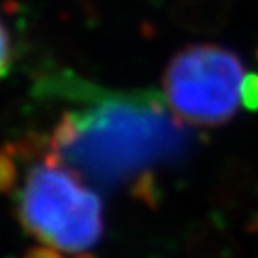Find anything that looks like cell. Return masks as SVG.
<instances>
[{
  "label": "cell",
  "mask_w": 258,
  "mask_h": 258,
  "mask_svg": "<svg viewBox=\"0 0 258 258\" xmlns=\"http://www.w3.org/2000/svg\"><path fill=\"white\" fill-rule=\"evenodd\" d=\"M228 11V0H181L177 15L188 29L214 31L226 22Z\"/></svg>",
  "instance_id": "obj_4"
},
{
  "label": "cell",
  "mask_w": 258,
  "mask_h": 258,
  "mask_svg": "<svg viewBox=\"0 0 258 258\" xmlns=\"http://www.w3.org/2000/svg\"><path fill=\"white\" fill-rule=\"evenodd\" d=\"M13 63V41L9 31L0 20V79L9 72Z\"/></svg>",
  "instance_id": "obj_5"
},
{
  "label": "cell",
  "mask_w": 258,
  "mask_h": 258,
  "mask_svg": "<svg viewBox=\"0 0 258 258\" xmlns=\"http://www.w3.org/2000/svg\"><path fill=\"white\" fill-rule=\"evenodd\" d=\"M244 79V64L233 50L219 45H190L170 59L163 90L177 118L214 127L235 117Z\"/></svg>",
  "instance_id": "obj_3"
},
{
  "label": "cell",
  "mask_w": 258,
  "mask_h": 258,
  "mask_svg": "<svg viewBox=\"0 0 258 258\" xmlns=\"http://www.w3.org/2000/svg\"><path fill=\"white\" fill-rule=\"evenodd\" d=\"M69 106L45 142L56 160L99 186L144 183L190 144L185 127L153 92H111L67 76L50 83Z\"/></svg>",
  "instance_id": "obj_1"
},
{
  "label": "cell",
  "mask_w": 258,
  "mask_h": 258,
  "mask_svg": "<svg viewBox=\"0 0 258 258\" xmlns=\"http://www.w3.org/2000/svg\"><path fill=\"white\" fill-rule=\"evenodd\" d=\"M0 190L36 247L29 258H90L104 233L99 194L47 149L0 151Z\"/></svg>",
  "instance_id": "obj_2"
},
{
  "label": "cell",
  "mask_w": 258,
  "mask_h": 258,
  "mask_svg": "<svg viewBox=\"0 0 258 258\" xmlns=\"http://www.w3.org/2000/svg\"><path fill=\"white\" fill-rule=\"evenodd\" d=\"M242 102L251 109L258 108V76H246L242 85Z\"/></svg>",
  "instance_id": "obj_6"
}]
</instances>
